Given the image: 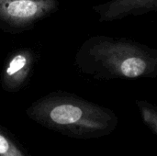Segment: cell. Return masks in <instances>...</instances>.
Returning a JSON list of instances; mask_svg holds the SVG:
<instances>
[{"label": "cell", "instance_id": "6da1fadb", "mask_svg": "<svg viewBox=\"0 0 157 156\" xmlns=\"http://www.w3.org/2000/svg\"><path fill=\"white\" fill-rule=\"evenodd\" d=\"M80 73L97 80H137L157 77V48L107 35L88 38L75 57Z\"/></svg>", "mask_w": 157, "mask_h": 156}, {"label": "cell", "instance_id": "7a4b0ae2", "mask_svg": "<svg viewBox=\"0 0 157 156\" xmlns=\"http://www.w3.org/2000/svg\"><path fill=\"white\" fill-rule=\"evenodd\" d=\"M26 114L35 123L77 140L109 136L119 125L112 109L64 91H53L37 99Z\"/></svg>", "mask_w": 157, "mask_h": 156}, {"label": "cell", "instance_id": "3957f363", "mask_svg": "<svg viewBox=\"0 0 157 156\" xmlns=\"http://www.w3.org/2000/svg\"><path fill=\"white\" fill-rule=\"evenodd\" d=\"M59 8V0H0V29L19 33L33 29Z\"/></svg>", "mask_w": 157, "mask_h": 156}, {"label": "cell", "instance_id": "277c9868", "mask_svg": "<svg viewBox=\"0 0 157 156\" xmlns=\"http://www.w3.org/2000/svg\"><path fill=\"white\" fill-rule=\"evenodd\" d=\"M37 63V53L23 47L14 51L6 58L0 74L2 88L10 93L20 91L29 82Z\"/></svg>", "mask_w": 157, "mask_h": 156}, {"label": "cell", "instance_id": "5b68a950", "mask_svg": "<svg viewBox=\"0 0 157 156\" xmlns=\"http://www.w3.org/2000/svg\"><path fill=\"white\" fill-rule=\"evenodd\" d=\"M100 23L121 20L129 17L157 13V0H109L92 7Z\"/></svg>", "mask_w": 157, "mask_h": 156}, {"label": "cell", "instance_id": "8992f818", "mask_svg": "<svg viewBox=\"0 0 157 156\" xmlns=\"http://www.w3.org/2000/svg\"><path fill=\"white\" fill-rule=\"evenodd\" d=\"M0 156H31L24 145L0 126Z\"/></svg>", "mask_w": 157, "mask_h": 156}, {"label": "cell", "instance_id": "52a82bcc", "mask_svg": "<svg viewBox=\"0 0 157 156\" xmlns=\"http://www.w3.org/2000/svg\"><path fill=\"white\" fill-rule=\"evenodd\" d=\"M143 123L157 138V106L144 99L136 101Z\"/></svg>", "mask_w": 157, "mask_h": 156}, {"label": "cell", "instance_id": "ba28073f", "mask_svg": "<svg viewBox=\"0 0 157 156\" xmlns=\"http://www.w3.org/2000/svg\"><path fill=\"white\" fill-rule=\"evenodd\" d=\"M129 156H132V155H129Z\"/></svg>", "mask_w": 157, "mask_h": 156}]
</instances>
